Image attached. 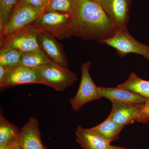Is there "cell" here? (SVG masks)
Masks as SVG:
<instances>
[{
	"mask_svg": "<svg viewBox=\"0 0 149 149\" xmlns=\"http://www.w3.org/2000/svg\"><path fill=\"white\" fill-rule=\"evenodd\" d=\"M124 127L107 118L104 122L90 129L111 143L118 139L119 133Z\"/></svg>",
	"mask_w": 149,
	"mask_h": 149,
	"instance_id": "obj_15",
	"label": "cell"
},
{
	"mask_svg": "<svg viewBox=\"0 0 149 149\" xmlns=\"http://www.w3.org/2000/svg\"><path fill=\"white\" fill-rule=\"evenodd\" d=\"M44 2H45V4L46 6H47V3L48 2H49V0H44Z\"/></svg>",
	"mask_w": 149,
	"mask_h": 149,
	"instance_id": "obj_28",
	"label": "cell"
},
{
	"mask_svg": "<svg viewBox=\"0 0 149 149\" xmlns=\"http://www.w3.org/2000/svg\"><path fill=\"white\" fill-rule=\"evenodd\" d=\"M42 14L26 0H21L11 15L8 22L0 31L1 38L33 24Z\"/></svg>",
	"mask_w": 149,
	"mask_h": 149,
	"instance_id": "obj_6",
	"label": "cell"
},
{
	"mask_svg": "<svg viewBox=\"0 0 149 149\" xmlns=\"http://www.w3.org/2000/svg\"><path fill=\"white\" fill-rule=\"evenodd\" d=\"M110 149H127L122 147L116 146H110Z\"/></svg>",
	"mask_w": 149,
	"mask_h": 149,
	"instance_id": "obj_26",
	"label": "cell"
},
{
	"mask_svg": "<svg viewBox=\"0 0 149 149\" xmlns=\"http://www.w3.org/2000/svg\"><path fill=\"white\" fill-rule=\"evenodd\" d=\"M39 32L32 24L1 38L0 52L14 49L24 53L41 49L37 40Z\"/></svg>",
	"mask_w": 149,
	"mask_h": 149,
	"instance_id": "obj_4",
	"label": "cell"
},
{
	"mask_svg": "<svg viewBox=\"0 0 149 149\" xmlns=\"http://www.w3.org/2000/svg\"><path fill=\"white\" fill-rule=\"evenodd\" d=\"M117 87L132 91L149 100V81L139 78L135 73H131L128 80Z\"/></svg>",
	"mask_w": 149,
	"mask_h": 149,
	"instance_id": "obj_18",
	"label": "cell"
},
{
	"mask_svg": "<svg viewBox=\"0 0 149 149\" xmlns=\"http://www.w3.org/2000/svg\"><path fill=\"white\" fill-rule=\"evenodd\" d=\"M149 100L144 103V107L142 112V117L140 122H144L149 118Z\"/></svg>",
	"mask_w": 149,
	"mask_h": 149,
	"instance_id": "obj_23",
	"label": "cell"
},
{
	"mask_svg": "<svg viewBox=\"0 0 149 149\" xmlns=\"http://www.w3.org/2000/svg\"><path fill=\"white\" fill-rule=\"evenodd\" d=\"M17 141L14 142V143H11L7 144V145H5V146H0V149H13L14 146L15 144Z\"/></svg>",
	"mask_w": 149,
	"mask_h": 149,
	"instance_id": "obj_24",
	"label": "cell"
},
{
	"mask_svg": "<svg viewBox=\"0 0 149 149\" xmlns=\"http://www.w3.org/2000/svg\"><path fill=\"white\" fill-rule=\"evenodd\" d=\"M18 0H0V31L8 22L12 10Z\"/></svg>",
	"mask_w": 149,
	"mask_h": 149,
	"instance_id": "obj_21",
	"label": "cell"
},
{
	"mask_svg": "<svg viewBox=\"0 0 149 149\" xmlns=\"http://www.w3.org/2000/svg\"><path fill=\"white\" fill-rule=\"evenodd\" d=\"M17 141L22 149H47L41 139L39 121L34 117H30L20 129Z\"/></svg>",
	"mask_w": 149,
	"mask_h": 149,
	"instance_id": "obj_10",
	"label": "cell"
},
{
	"mask_svg": "<svg viewBox=\"0 0 149 149\" xmlns=\"http://www.w3.org/2000/svg\"><path fill=\"white\" fill-rule=\"evenodd\" d=\"M37 69L43 85L52 87L57 91H64L77 80L75 73L53 61Z\"/></svg>",
	"mask_w": 149,
	"mask_h": 149,
	"instance_id": "obj_2",
	"label": "cell"
},
{
	"mask_svg": "<svg viewBox=\"0 0 149 149\" xmlns=\"http://www.w3.org/2000/svg\"><path fill=\"white\" fill-rule=\"evenodd\" d=\"M32 6L37 8L42 14L45 12L46 6L44 0H26Z\"/></svg>",
	"mask_w": 149,
	"mask_h": 149,
	"instance_id": "obj_22",
	"label": "cell"
},
{
	"mask_svg": "<svg viewBox=\"0 0 149 149\" xmlns=\"http://www.w3.org/2000/svg\"><path fill=\"white\" fill-rule=\"evenodd\" d=\"M13 149H22V148L21 147H20L18 143V141H17L16 143H15V144L13 148Z\"/></svg>",
	"mask_w": 149,
	"mask_h": 149,
	"instance_id": "obj_25",
	"label": "cell"
},
{
	"mask_svg": "<svg viewBox=\"0 0 149 149\" xmlns=\"http://www.w3.org/2000/svg\"><path fill=\"white\" fill-rule=\"evenodd\" d=\"M37 40L40 49L52 61L68 68V62L61 45L55 37L46 32H39Z\"/></svg>",
	"mask_w": 149,
	"mask_h": 149,
	"instance_id": "obj_11",
	"label": "cell"
},
{
	"mask_svg": "<svg viewBox=\"0 0 149 149\" xmlns=\"http://www.w3.org/2000/svg\"></svg>",
	"mask_w": 149,
	"mask_h": 149,
	"instance_id": "obj_29",
	"label": "cell"
},
{
	"mask_svg": "<svg viewBox=\"0 0 149 149\" xmlns=\"http://www.w3.org/2000/svg\"><path fill=\"white\" fill-rule=\"evenodd\" d=\"M92 63L87 62L81 66V78L76 95L70 100L73 110L78 111L85 104L101 98L99 95V87L95 85L90 73Z\"/></svg>",
	"mask_w": 149,
	"mask_h": 149,
	"instance_id": "obj_7",
	"label": "cell"
},
{
	"mask_svg": "<svg viewBox=\"0 0 149 149\" xmlns=\"http://www.w3.org/2000/svg\"><path fill=\"white\" fill-rule=\"evenodd\" d=\"M69 27L71 36L98 41L117 31L102 5L91 0H72Z\"/></svg>",
	"mask_w": 149,
	"mask_h": 149,
	"instance_id": "obj_1",
	"label": "cell"
},
{
	"mask_svg": "<svg viewBox=\"0 0 149 149\" xmlns=\"http://www.w3.org/2000/svg\"><path fill=\"white\" fill-rule=\"evenodd\" d=\"M116 50L118 55L123 57L129 54L141 55L149 61V47L138 42L128 32L127 27L117 30L112 37L98 41Z\"/></svg>",
	"mask_w": 149,
	"mask_h": 149,
	"instance_id": "obj_5",
	"label": "cell"
},
{
	"mask_svg": "<svg viewBox=\"0 0 149 149\" xmlns=\"http://www.w3.org/2000/svg\"><path fill=\"white\" fill-rule=\"evenodd\" d=\"M102 6L117 30L126 28L129 20V0H106Z\"/></svg>",
	"mask_w": 149,
	"mask_h": 149,
	"instance_id": "obj_12",
	"label": "cell"
},
{
	"mask_svg": "<svg viewBox=\"0 0 149 149\" xmlns=\"http://www.w3.org/2000/svg\"><path fill=\"white\" fill-rule=\"evenodd\" d=\"M72 0H49L45 12H58L70 14L72 11Z\"/></svg>",
	"mask_w": 149,
	"mask_h": 149,
	"instance_id": "obj_20",
	"label": "cell"
},
{
	"mask_svg": "<svg viewBox=\"0 0 149 149\" xmlns=\"http://www.w3.org/2000/svg\"><path fill=\"white\" fill-rule=\"evenodd\" d=\"M22 52L16 49L0 52V66H14L20 64Z\"/></svg>",
	"mask_w": 149,
	"mask_h": 149,
	"instance_id": "obj_19",
	"label": "cell"
},
{
	"mask_svg": "<svg viewBox=\"0 0 149 149\" xmlns=\"http://www.w3.org/2000/svg\"><path fill=\"white\" fill-rule=\"evenodd\" d=\"M111 111L108 118L119 125L125 126L135 122H140L144 103H112Z\"/></svg>",
	"mask_w": 149,
	"mask_h": 149,
	"instance_id": "obj_9",
	"label": "cell"
},
{
	"mask_svg": "<svg viewBox=\"0 0 149 149\" xmlns=\"http://www.w3.org/2000/svg\"><path fill=\"white\" fill-rule=\"evenodd\" d=\"M42 49L22 53L20 65L37 68L52 62Z\"/></svg>",
	"mask_w": 149,
	"mask_h": 149,
	"instance_id": "obj_17",
	"label": "cell"
},
{
	"mask_svg": "<svg viewBox=\"0 0 149 149\" xmlns=\"http://www.w3.org/2000/svg\"><path fill=\"white\" fill-rule=\"evenodd\" d=\"M75 134L77 143L83 149H110V142L90 128L78 126Z\"/></svg>",
	"mask_w": 149,
	"mask_h": 149,
	"instance_id": "obj_14",
	"label": "cell"
},
{
	"mask_svg": "<svg viewBox=\"0 0 149 149\" xmlns=\"http://www.w3.org/2000/svg\"><path fill=\"white\" fill-rule=\"evenodd\" d=\"M20 129L9 122L1 111L0 113V146L14 143L17 140Z\"/></svg>",
	"mask_w": 149,
	"mask_h": 149,
	"instance_id": "obj_16",
	"label": "cell"
},
{
	"mask_svg": "<svg viewBox=\"0 0 149 149\" xmlns=\"http://www.w3.org/2000/svg\"><path fill=\"white\" fill-rule=\"evenodd\" d=\"M26 84L43 83L37 68L18 65L8 67L7 74L5 78L0 81V87L1 89H4Z\"/></svg>",
	"mask_w": 149,
	"mask_h": 149,
	"instance_id": "obj_8",
	"label": "cell"
},
{
	"mask_svg": "<svg viewBox=\"0 0 149 149\" xmlns=\"http://www.w3.org/2000/svg\"><path fill=\"white\" fill-rule=\"evenodd\" d=\"M91 1L99 3L100 4L102 5L106 1V0H91Z\"/></svg>",
	"mask_w": 149,
	"mask_h": 149,
	"instance_id": "obj_27",
	"label": "cell"
},
{
	"mask_svg": "<svg viewBox=\"0 0 149 149\" xmlns=\"http://www.w3.org/2000/svg\"><path fill=\"white\" fill-rule=\"evenodd\" d=\"M33 24L39 32H47L56 39L63 40L71 36L68 14L45 12Z\"/></svg>",
	"mask_w": 149,
	"mask_h": 149,
	"instance_id": "obj_3",
	"label": "cell"
},
{
	"mask_svg": "<svg viewBox=\"0 0 149 149\" xmlns=\"http://www.w3.org/2000/svg\"><path fill=\"white\" fill-rule=\"evenodd\" d=\"M99 95L109 100L112 103H144L148 99L132 91L116 87H99Z\"/></svg>",
	"mask_w": 149,
	"mask_h": 149,
	"instance_id": "obj_13",
	"label": "cell"
}]
</instances>
